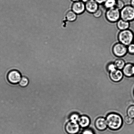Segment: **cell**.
I'll list each match as a JSON object with an SVG mask.
<instances>
[{
  "label": "cell",
  "instance_id": "obj_1",
  "mask_svg": "<svg viewBox=\"0 0 134 134\" xmlns=\"http://www.w3.org/2000/svg\"><path fill=\"white\" fill-rule=\"evenodd\" d=\"M106 120L108 127L112 130H118L122 125L123 120L121 116L115 113L108 114L106 117Z\"/></svg>",
  "mask_w": 134,
  "mask_h": 134
},
{
  "label": "cell",
  "instance_id": "obj_2",
  "mask_svg": "<svg viewBox=\"0 0 134 134\" xmlns=\"http://www.w3.org/2000/svg\"><path fill=\"white\" fill-rule=\"evenodd\" d=\"M119 42L128 46L133 43L134 33L132 30L128 29L120 31L118 36Z\"/></svg>",
  "mask_w": 134,
  "mask_h": 134
},
{
  "label": "cell",
  "instance_id": "obj_3",
  "mask_svg": "<svg viewBox=\"0 0 134 134\" xmlns=\"http://www.w3.org/2000/svg\"><path fill=\"white\" fill-rule=\"evenodd\" d=\"M120 11L121 19L130 22L134 21V8L130 5H125Z\"/></svg>",
  "mask_w": 134,
  "mask_h": 134
},
{
  "label": "cell",
  "instance_id": "obj_4",
  "mask_svg": "<svg viewBox=\"0 0 134 134\" xmlns=\"http://www.w3.org/2000/svg\"><path fill=\"white\" fill-rule=\"evenodd\" d=\"M105 17L109 22H117L121 18L120 10L115 7L108 9L106 12Z\"/></svg>",
  "mask_w": 134,
  "mask_h": 134
},
{
  "label": "cell",
  "instance_id": "obj_5",
  "mask_svg": "<svg viewBox=\"0 0 134 134\" xmlns=\"http://www.w3.org/2000/svg\"><path fill=\"white\" fill-rule=\"evenodd\" d=\"M112 51L114 55L119 58L124 57L128 53L127 46L119 42L114 44Z\"/></svg>",
  "mask_w": 134,
  "mask_h": 134
},
{
  "label": "cell",
  "instance_id": "obj_6",
  "mask_svg": "<svg viewBox=\"0 0 134 134\" xmlns=\"http://www.w3.org/2000/svg\"><path fill=\"white\" fill-rule=\"evenodd\" d=\"M7 79L9 82L12 84L19 83L21 79V75L19 71L13 70L8 74Z\"/></svg>",
  "mask_w": 134,
  "mask_h": 134
},
{
  "label": "cell",
  "instance_id": "obj_7",
  "mask_svg": "<svg viewBox=\"0 0 134 134\" xmlns=\"http://www.w3.org/2000/svg\"><path fill=\"white\" fill-rule=\"evenodd\" d=\"M80 127L78 123L70 121L65 126L66 132L68 134H77L79 132Z\"/></svg>",
  "mask_w": 134,
  "mask_h": 134
},
{
  "label": "cell",
  "instance_id": "obj_8",
  "mask_svg": "<svg viewBox=\"0 0 134 134\" xmlns=\"http://www.w3.org/2000/svg\"><path fill=\"white\" fill-rule=\"evenodd\" d=\"M71 10L77 15H81L86 10L85 3L81 1L73 2L71 6Z\"/></svg>",
  "mask_w": 134,
  "mask_h": 134
},
{
  "label": "cell",
  "instance_id": "obj_9",
  "mask_svg": "<svg viewBox=\"0 0 134 134\" xmlns=\"http://www.w3.org/2000/svg\"><path fill=\"white\" fill-rule=\"evenodd\" d=\"M99 5L94 0H89L85 3V10L93 14L99 9Z\"/></svg>",
  "mask_w": 134,
  "mask_h": 134
},
{
  "label": "cell",
  "instance_id": "obj_10",
  "mask_svg": "<svg viewBox=\"0 0 134 134\" xmlns=\"http://www.w3.org/2000/svg\"><path fill=\"white\" fill-rule=\"evenodd\" d=\"M123 74L122 71L120 70L116 69L115 70L110 72V77L114 82H119L123 79Z\"/></svg>",
  "mask_w": 134,
  "mask_h": 134
},
{
  "label": "cell",
  "instance_id": "obj_11",
  "mask_svg": "<svg viewBox=\"0 0 134 134\" xmlns=\"http://www.w3.org/2000/svg\"><path fill=\"white\" fill-rule=\"evenodd\" d=\"M122 71L123 74L126 77H133L134 76V64L131 63L126 64Z\"/></svg>",
  "mask_w": 134,
  "mask_h": 134
},
{
  "label": "cell",
  "instance_id": "obj_12",
  "mask_svg": "<svg viewBox=\"0 0 134 134\" xmlns=\"http://www.w3.org/2000/svg\"><path fill=\"white\" fill-rule=\"evenodd\" d=\"M95 126L98 131H102L105 130L108 126L106 119L102 117H99L96 119L95 122Z\"/></svg>",
  "mask_w": 134,
  "mask_h": 134
},
{
  "label": "cell",
  "instance_id": "obj_13",
  "mask_svg": "<svg viewBox=\"0 0 134 134\" xmlns=\"http://www.w3.org/2000/svg\"><path fill=\"white\" fill-rule=\"evenodd\" d=\"M77 123L80 127L83 128H86L90 125V118L86 115H82L80 117Z\"/></svg>",
  "mask_w": 134,
  "mask_h": 134
},
{
  "label": "cell",
  "instance_id": "obj_14",
  "mask_svg": "<svg viewBox=\"0 0 134 134\" xmlns=\"http://www.w3.org/2000/svg\"><path fill=\"white\" fill-rule=\"evenodd\" d=\"M116 26L118 29L120 31L126 30L129 29L130 27V22L126 21L120 18L117 22Z\"/></svg>",
  "mask_w": 134,
  "mask_h": 134
},
{
  "label": "cell",
  "instance_id": "obj_15",
  "mask_svg": "<svg viewBox=\"0 0 134 134\" xmlns=\"http://www.w3.org/2000/svg\"><path fill=\"white\" fill-rule=\"evenodd\" d=\"M77 15L72 10H69L65 14V18L67 20L70 22L75 21L77 18Z\"/></svg>",
  "mask_w": 134,
  "mask_h": 134
},
{
  "label": "cell",
  "instance_id": "obj_16",
  "mask_svg": "<svg viewBox=\"0 0 134 134\" xmlns=\"http://www.w3.org/2000/svg\"><path fill=\"white\" fill-rule=\"evenodd\" d=\"M114 64L117 69L121 70L126 65V63L124 60L121 58L116 59L114 62Z\"/></svg>",
  "mask_w": 134,
  "mask_h": 134
},
{
  "label": "cell",
  "instance_id": "obj_17",
  "mask_svg": "<svg viewBox=\"0 0 134 134\" xmlns=\"http://www.w3.org/2000/svg\"><path fill=\"white\" fill-rule=\"evenodd\" d=\"M117 0H106L103 4L104 7L107 10L115 7Z\"/></svg>",
  "mask_w": 134,
  "mask_h": 134
},
{
  "label": "cell",
  "instance_id": "obj_18",
  "mask_svg": "<svg viewBox=\"0 0 134 134\" xmlns=\"http://www.w3.org/2000/svg\"><path fill=\"white\" fill-rule=\"evenodd\" d=\"M19 83L21 87H25L28 85L29 83L28 79L26 77H22Z\"/></svg>",
  "mask_w": 134,
  "mask_h": 134
},
{
  "label": "cell",
  "instance_id": "obj_19",
  "mask_svg": "<svg viewBox=\"0 0 134 134\" xmlns=\"http://www.w3.org/2000/svg\"><path fill=\"white\" fill-rule=\"evenodd\" d=\"M128 116L134 119V105H131L128 108L127 110Z\"/></svg>",
  "mask_w": 134,
  "mask_h": 134
},
{
  "label": "cell",
  "instance_id": "obj_20",
  "mask_svg": "<svg viewBox=\"0 0 134 134\" xmlns=\"http://www.w3.org/2000/svg\"><path fill=\"white\" fill-rule=\"evenodd\" d=\"M125 6V4L122 0H117V1L115 7L119 10H121Z\"/></svg>",
  "mask_w": 134,
  "mask_h": 134
},
{
  "label": "cell",
  "instance_id": "obj_21",
  "mask_svg": "<svg viewBox=\"0 0 134 134\" xmlns=\"http://www.w3.org/2000/svg\"><path fill=\"white\" fill-rule=\"evenodd\" d=\"M79 115L77 113L72 114L70 117V121L77 122L80 118Z\"/></svg>",
  "mask_w": 134,
  "mask_h": 134
},
{
  "label": "cell",
  "instance_id": "obj_22",
  "mask_svg": "<svg viewBox=\"0 0 134 134\" xmlns=\"http://www.w3.org/2000/svg\"><path fill=\"white\" fill-rule=\"evenodd\" d=\"M127 47L128 53L131 55H134V43H132Z\"/></svg>",
  "mask_w": 134,
  "mask_h": 134
},
{
  "label": "cell",
  "instance_id": "obj_23",
  "mask_svg": "<svg viewBox=\"0 0 134 134\" xmlns=\"http://www.w3.org/2000/svg\"><path fill=\"white\" fill-rule=\"evenodd\" d=\"M125 122L128 125H131L134 122L133 119L128 116H126L124 118Z\"/></svg>",
  "mask_w": 134,
  "mask_h": 134
},
{
  "label": "cell",
  "instance_id": "obj_24",
  "mask_svg": "<svg viewBox=\"0 0 134 134\" xmlns=\"http://www.w3.org/2000/svg\"><path fill=\"white\" fill-rule=\"evenodd\" d=\"M107 70L110 72L112 71L117 69L114 63H111L108 65L107 67Z\"/></svg>",
  "mask_w": 134,
  "mask_h": 134
},
{
  "label": "cell",
  "instance_id": "obj_25",
  "mask_svg": "<svg viewBox=\"0 0 134 134\" xmlns=\"http://www.w3.org/2000/svg\"><path fill=\"white\" fill-rule=\"evenodd\" d=\"M102 14V12L100 9H98L95 13L93 14V16L96 18H100Z\"/></svg>",
  "mask_w": 134,
  "mask_h": 134
},
{
  "label": "cell",
  "instance_id": "obj_26",
  "mask_svg": "<svg viewBox=\"0 0 134 134\" xmlns=\"http://www.w3.org/2000/svg\"><path fill=\"white\" fill-rule=\"evenodd\" d=\"M82 134H94V132L90 129H86L83 131Z\"/></svg>",
  "mask_w": 134,
  "mask_h": 134
},
{
  "label": "cell",
  "instance_id": "obj_27",
  "mask_svg": "<svg viewBox=\"0 0 134 134\" xmlns=\"http://www.w3.org/2000/svg\"><path fill=\"white\" fill-rule=\"evenodd\" d=\"M99 5L103 4L106 0H94Z\"/></svg>",
  "mask_w": 134,
  "mask_h": 134
},
{
  "label": "cell",
  "instance_id": "obj_28",
  "mask_svg": "<svg viewBox=\"0 0 134 134\" xmlns=\"http://www.w3.org/2000/svg\"><path fill=\"white\" fill-rule=\"evenodd\" d=\"M130 5L134 8V0H131Z\"/></svg>",
  "mask_w": 134,
  "mask_h": 134
},
{
  "label": "cell",
  "instance_id": "obj_29",
  "mask_svg": "<svg viewBox=\"0 0 134 134\" xmlns=\"http://www.w3.org/2000/svg\"><path fill=\"white\" fill-rule=\"evenodd\" d=\"M89 1V0H81V1H82V2L85 3H86L87 2Z\"/></svg>",
  "mask_w": 134,
  "mask_h": 134
},
{
  "label": "cell",
  "instance_id": "obj_30",
  "mask_svg": "<svg viewBox=\"0 0 134 134\" xmlns=\"http://www.w3.org/2000/svg\"><path fill=\"white\" fill-rule=\"evenodd\" d=\"M71 1H73V2H77V1H81V0H71Z\"/></svg>",
  "mask_w": 134,
  "mask_h": 134
},
{
  "label": "cell",
  "instance_id": "obj_31",
  "mask_svg": "<svg viewBox=\"0 0 134 134\" xmlns=\"http://www.w3.org/2000/svg\"><path fill=\"white\" fill-rule=\"evenodd\" d=\"M133 43H134V39H133Z\"/></svg>",
  "mask_w": 134,
  "mask_h": 134
},
{
  "label": "cell",
  "instance_id": "obj_32",
  "mask_svg": "<svg viewBox=\"0 0 134 134\" xmlns=\"http://www.w3.org/2000/svg\"></svg>",
  "mask_w": 134,
  "mask_h": 134
}]
</instances>
